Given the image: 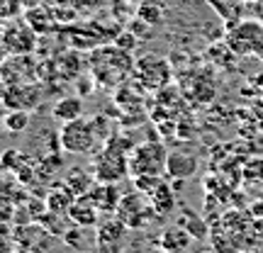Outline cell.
<instances>
[{
    "instance_id": "8fae6325",
    "label": "cell",
    "mask_w": 263,
    "mask_h": 253,
    "mask_svg": "<svg viewBox=\"0 0 263 253\" xmlns=\"http://www.w3.org/2000/svg\"><path fill=\"white\" fill-rule=\"evenodd\" d=\"M68 219L73 222L76 226H98V222H100V209L88 200V197H76V202L71 205V209H68Z\"/></svg>"
},
{
    "instance_id": "8992f818",
    "label": "cell",
    "mask_w": 263,
    "mask_h": 253,
    "mask_svg": "<svg viewBox=\"0 0 263 253\" xmlns=\"http://www.w3.org/2000/svg\"><path fill=\"white\" fill-rule=\"evenodd\" d=\"M134 75H137V81L141 83V88H146V90H161L171 78V66L163 56L146 54V56L137 59Z\"/></svg>"
},
{
    "instance_id": "2e32d148",
    "label": "cell",
    "mask_w": 263,
    "mask_h": 253,
    "mask_svg": "<svg viewBox=\"0 0 263 253\" xmlns=\"http://www.w3.org/2000/svg\"><path fill=\"white\" fill-rule=\"evenodd\" d=\"M95 183H98V180H95V176H90L85 168H71V170H68V176H64V185L71 190L76 197L88 195Z\"/></svg>"
},
{
    "instance_id": "6da1fadb",
    "label": "cell",
    "mask_w": 263,
    "mask_h": 253,
    "mask_svg": "<svg viewBox=\"0 0 263 253\" xmlns=\"http://www.w3.org/2000/svg\"><path fill=\"white\" fill-rule=\"evenodd\" d=\"M134 64L137 61L132 59V54L122 51L120 47H115V44L103 47L100 44V49H95L93 59H90V75L95 78V83L112 88V85L122 83L134 71Z\"/></svg>"
},
{
    "instance_id": "5b68a950",
    "label": "cell",
    "mask_w": 263,
    "mask_h": 253,
    "mask_svg": "<svg viewBox=\"0 0 263 253\" xmlns=\"http://www.w3.org/2000/svg\"><path fill=\"white\" fill-rule=\"evenodd\" d=\"M151 215H156V212H154L151 202H146L144 192H139V190L122 195L120 205H117V212H115V217H117L127 229H139V226H144L151 219Z\"/></svg>"
},
{
    "instance_id": "5bb4252c",
    "label": "cell",
    "mask_w": 263,
    "mask_h": 253,
    "mask_svg": "<svg viewBox=\"0 0 263 253\" xmlns=\"http://www.w3.org/2000/svg\"><path fill=\"white\" fill-rule=\"evenodd\" d=\"M149 197H151V207H154V212H156V215L166 217V215H171V212L176 209V188L168 185L166 180H161Z\"/></svg>"
},
{
    "instance_id": "7a4b0ae2",
    "label": "cell",
    "mask_w": 263,
    "mask_h": 253,
    "mask_svg": "<svg viewBox=\"0 0 263 253\" xmlns=\"http://www.w3.org/2000/svg\"><path fill=\"white\" fill-rule=\"evenodd\" d=\"M134 151L132 141L112 134L105 139L103 151L95 159V180L98 183H120L129 176V153Z\"/></svg>"
},
{
    "instance_id": "7402d4cb",
    "label": "cell",
    "mask_w": 263,
    "mask_h": 253,
    "mask_svg": "<svg viewBox=\"0 0 263 253\" xmlns=\"http://www.w3.org/2000/svg\"><path fill=\"white\" fill-rule=\"evenodd\" d=\"M254 83H258V90L263 93V75H258V78H254Z\"/></svg>"
},
{
    "instance_id": "277c9868",
    "label": "cell",
    "mask_w": 263,
    "mask_h": 253,
    "mask_svg": "<svg viewBox=\"0 0 263 253\" xmlns=\"http://www.w3.org/2000/svg\"><path fill=\"white\" fill-rule=\"evenodd\" d=\"M98 141H100V134L95 129L93 120H76V122L61 124V131H59V144L61 149L68 151V153H76V156H88L98 149Z\"/></svg>"
},
{
    "instance_id": "9a60e30c",
    "label": "cell",
    "mask_w": 263,
    "mask_h": 253,
    "mask_svg": "<svg viewBox=\"0 0 263 253\" xmlns=\"http://www.w3.org/2000/svg\"><path fill=\"white\" fill-rule=\"evenodd\" d=\"M193 236L188 234L185 226H171L161 234V248L166 253H183L190 246Z\"/></svg>"
},
{
    "instance_id": "ffe728a7",
    "label": "cell",
    "mask_w": 263,
    "mask_h": 253,
    "mask_svg": "<svg viewBox=\"0 0 263 253\" xmlns=\"http://www.w3.org/2000/svg\"><path fill=\"white\" fill-rule=\"evenodd\" d=\"M185 229H188V234L193 236V239H205L207 236V224L205 222H202V219H200V217H195L193 215V212H185Z\"/></svg>"
},
{
    "instance_id": "4fadbf2b",
    "label": "cell",
    "mask_w": 263,
    "mask_h": 253,
    "mask_svg": "<svg viewBox=\"0 0 263 253\" xmlns=\"http://www.w3.org/2000/svg\"><path fill=\"white\" fill-rule=\"evenodd\" d=\"M22 17H25V22H27L37 34H49V32L54 29V22H57V15H54L47 5H34V8L25 10Z\"/></svg>"
},
{
    "instance_id": "3957f363",
    "label": "cell",
    "mask_w": 263,
    "mask_h": 253,
    "mask_svg": "<svg viewBox=\"0 0 263 253\" xmlns=\"http://www.w3.org/2000/svg\"><path fill=\"white\" fill-rule=\"evenodd\" d=\"M166 161H168V151L159 141H144L139 146H134L129 156V176L134 178H163L166 173Z\"/></svg>"
},
{
    "instance_id": "603a6c76",
    "label": "cell",
    "mask_w": 263,
    "mask_h": 253,
    "mask_svg": "<svg viewBox=\"0 0 263 253\" xmlns=\"http://www.w3.org/2000/svg\"><path fill=\"white\" fill-rule=\"evenodd\" d=\"M241 3H261V0H241Z\"/></svg>"
},
{
    "instance_id": "7c38bea8",
    "label": "cell",
    "mask_w": 263,
    "mask_h": 253,
    "mask_svg": "<svg viewBox=\"0 0 263 253\" xmlns=\"http://www.w3.org/2000/svg\"><path fill=\"white\" fill-rule=\"evenodd\" d=\"M51 117H54L59 124H68V122L81 120V117H83V100H81L78 95L61 98V100H57V105H54Z\"/></svg>"
},
{
    "instance_id": "ba28073f",
    "label": "cell",
    "mask_w": 263,
    "mask_h": 253,
    "mask_svg": "<svg viewBox=\"0 0 263 253\" xmlns=\"http://www.w3.org/2000/svg\"><path fill=\"white\" fill-rule=\"evenodd\" d=\"M197 166H200V156H197L195 146H178V149L168 151V161H166V173L171 178L185 180L195 176Z\"/></svg>"
},
{
    "instance_id": "44dd1931",
    "label": "cell",
    "mask_w": 263,
    "mask_h": 253,
    "mask_svg": "<svg viewBox=\"0 0 263 253\" xmlns=\"http://www.w3.org/2000/svg\"><path fill=\"white\" fill-rule=\"evenodd\" d=\"M115 47H120L122 51H127V54H134V49H137V34L134 32H120L117 37H115V42H112Z\"/></svg>"
},
{
    "instance_id": "e0dca14e",
    "label": "cell",
    "mask_w": 263,
    "mask_h": 253,
    "mask_svg": "<svg viewBox=\"0 0 263 253\" xmlns=\"http://www.w3.org/2000/svg\"><path fill=\"white\" fill-rule=\"evenodd\" d=\"M73 202H76V195L66 185H61V190H54L51 195H47L49 212H57V215H68V209H71Z\"/></svg>"
},
{
    "instance_id": "30bf717a",
    "label": "cell",
    "mask_w": 263,
    "mask_h": 253,
    "mask_svg": "<svg viewBox=\"0 0 263 253\" xmlns=\"http://www.w3.org/2000/svg\"><path fill=\"white\" fill-rule=\"evenodd\" d=\"M85 197H88L100 212H105V215H115V212H117V205H120V200H122L117 183H95Z\"/></svg>"
},
{
    "instance_id": "ac0fdd59",
    "label": "cell",
    "mask_w": 263,
    "mask_h": 253,
    "mask_svg": "<svg viewBox=\"0 0 263 253\" xmlns=\"http://www.w3.org/2000/svg\"><path fill=\"white\" fill-rule=\"evenodd\" d=\"M3 124H5V129H8L10 134H20V131L27 129L29 112L27 110H12V112H8L3 117Z\"/></svg>"
},
{
    "instance_id": "cb8c5ba5",
    "label": "cell",
    "mask_w": 263,
    "mask_h": 253,
    "mask_svg": "<svg viewBox=\"0 0 263 253\" xmlns=\"http://www.w3.org/2000/svg\"><path fill=\"white\" fill-rule=\"evenodd\" d=\"M205 253H215V251H205Z\"/></svg>"
},
{
    "instance_id": "52a82bcc",
    "label": "cell",
    "mask_w": 263,
    "mask_h": 253,
    "mask_svg": "<svg viewBox=\"0 0 263 253\" xmlns=\"http://www.w3.org/2000/svg\"><path fill=\"white\" fill-rule=\"evenodd\" d=\"M0 42L5 44V49L12 56H29L34 51V47H37V32L25 22V17L10 20L5 25V29H3Z\"/></svg>"
},
{
    "instance_id": "d6986e66",
    "label": "cell",
    "mask_w": 263,
    "mask_h": 253,
    "mask_svg": "<svg viewBox=\"0 0 263 253\" xmlns=\"http://www.w3.org/2000/svg\"><path fill=\"white\" fill-rule=\"evenodd\" d=\"M22 12V0H0V22L17 20Z\"/></svg>"
},
{
    "instance_id": "d4e9b609",
    "label": "cell",
    "mask_w": 263,
    "mask_h": 253,
    "mask_svg": "<svg viewBox=\"0 0 263 253\" xmlns=\"http://www.w3.org/2000/svg\"><path fill=\"white\" fill-rule=\"evenodd\" d=\"M83 253H90V251H83ZM98 253H100V251H98Z\"/></svg>"
},
{
    "instance_id": "9c48e42d",
    "label": "cell",
    "mask_w": 263,
    "mask_h": 253,
    "mask_svg": "<svg viewBox=\"0 0 263 253\" xmlns=\"http://www.w3.org/2000/svg\"><path fill=\"white\" fill-rule=\"evenodd\" d=\"M124 234H127V226H124L117 217H110V219L98 222V231H95V246H98V251L100 253H120Z\"/></svg>"
}]
</instances>
